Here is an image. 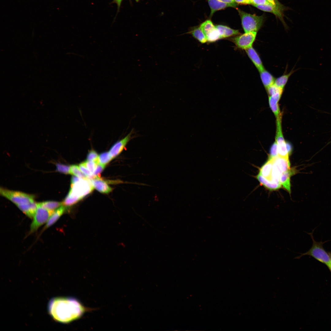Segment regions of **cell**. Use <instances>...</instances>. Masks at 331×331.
<instances>
[{
    "instance_id": "cell-22",
    "label": "cell",
    "mask_w": 331,
    "mask_h": 331,
    "mask_svg": "<svg viewBox=\"0 0 331 331\" xmlns=\"http://www.w3.org/2000/svg\"><path fill=\"white\" fill-rule=\"evenodd\" d=\"M273 162V159L271 160H268L260 169L259 173L271 181Z\"/></svg>"
},
{
    "instance_id": "cell-15",
    "label": "cell",
    "mask_w": 331,
    "mask_h": 331,
    "mask_svg": "<svg viewBox=\"0 0 331 331\" xmlns=\"http://www.w3.org/2000/svg\"><path fill=\"white\" fill-rule=\"evenodd\" d=\"M282 93H277L268 97V102L270 107L276 118L282 114L280 112L278 103Z\"/></svg>"
},
{
    "instance_id": "cell-38",
    "label": "cell",
    "mask_w": 331,
    "mask_h": 331,
    "mask_svg": "<svg viewBox=\"0 0 331 331\" xmlns=\"http://www.w3.org/2000/svg\"><path fill=\"white\" fill-rule=\"evenodd\" d=\"M253 6L271 4L267 0H251Z\"/></svg>"
},
{
    "instance_id": "cell-13",
    "label": "cell",
    "mask_w": 331,
    "mask_h": 331,
    "mask_svg": "<svg viewBox=\"0 0 331 331\" xmlns=\"http://www.w3.org/2000/svg\"><path fill=\"white\" fill-rule=\"evenodd\" d=\"M245 51L248 57L259 72L265 69L259 55L253 47Z\"/></svg>"
},
{
    "instance_id": "cell-19",
    "label": "cell",
    "mask_w": 331,
    "mask_h": 331,
    "mask_svg": "<svg viewBox=\"0 0 331 331\" xmlns=\"http://www.w3.org/2000/svg\"><path fill=\"white\" fill-rule=\"evenodd\" d=\"M37 203L35 201L18 206V207L30 218H33L36 211Z\"/></svg>"
},
{
    "instance_id": "cell-11",
    "label": "cell",
    "mask_w": 331,
    "mask_h": 331,
    "mask_svg": "<svg viewBox=\"0 0 331 331\" xmlns=\"http://www.w3.org/2000/svg\"><path fill=\"white\" fill-rule=\"evenodd\" d=\"M254 6L261 10L274 14L280 19L283 24H285L283 19V11L286 8L276 6L271 4L255 5Z\"/></svg>"
},
{
    "instance_id": "cell-39",
    "label": "cell",
    "mask_w": 331,
    "mask_h": 331,
    "mask_svg": "<svg viewBox=\"0 0 331 331\" xmlns=\"http://www.w3.org/2000/svg\"><path fill=\"white\" fill-rule=\"evenodd\" d=\"M272 5L280 7L285 8V6L280 3L278 0H267Z\"/></svg>"
},
{
    "instance_id": "cell-47",
    "label": "cell",
    "mask_w": 331,
    "mask_h": 331,
    "mask_svg": "<svg viewBox=\"0 0 331 331\" xmlns=\"http://www.w3.org/2000/svg\"><path fill=\"white\" fill-rule=\"evenodd\" d=\"M135 0L136 2H138L139 1V0Z\"/></svg>"
},
{
    "instance_id": "cell-10",
    "label": "cell",
    "mask_w": 331,
    "mask_h": 331,
    "mask_svg": "<svg viewBox=\"0 0 331 331\" xmlns=\"http://www.w3.org/2000/svg\"><path fill=\"white\" fill-rule=\"evenodd\" d=\"M133 132L131 131L123 139L116 142L110 148L109 152L112 158L118 156L123 151L128 142L132 138Z\"/></svg>"
},
{
    "instance_id": "cell-9",
    "label": "cell",
    "mask_w": 331,
    "mask_h": 331,
    "mask_svg": "<svg viewBox=\"0 0 331 331\" xmlns=\"http://www.w3.org/2000/svg\"><path fill=\"white\" fill-rule=\"evenodd\" d=\"M282 114L276 118V132L275 141L278 146V155L289 158L286 141L284 138L282 127Z\"/></svg>"
},
{
    "instance_id": "cell-37",
    "label": "cell",
    "mask_w": 331,
    "mask_h": 331,
    "mask_svg": "<svg viewBox=\"0 0 331 331\" xmlns=\"http://www.w3.org/2000/svg\"><path fill=\"white\" fill-rule=\"evenodd\" d=\"M105 165L100 163L97 164L96 169L93 174V178L100 177V174L105 168Z\"/></svg>"
},
{
    "instance_id": "cell-29",
    "label": "cell",
    "mask_w": 331,
    "mask_h": 331,
    "mask_svg": "<svg viewBox=\"0 0 331 331\" xmlns=\"http://www.w3.org/2000/svg\"><path fill=\"white\" fill-rule=\"evenodd\" d=\"M206 36L207 41L210 42H214L221 39L219 33L216 28L206 35Z\"/></svg>"
},
{
    "instance_id": "cell-4",
    "label": "cell",
    "mask_w": 331,
    "mask_h": 331,
    "mask_svg": "<svg viewBox=\"0 0 331 331\" xmlns=\"http://www.w3.org/2000/svg\"><path fill=\"white\" fill-rule=\"evenodd\" d=\"M0 193L2 196L10 200L17 207L34 201V196L32 195L21 192L1 188Z\"/></svg>"
},
{
    "instance_id": "cell-6",
    "label": "cell",
    "mask_w": 331,
    "mask_h": 331,
    "mask_svg": "<svg viewBox=\"0 0 331 331\" xmlns=\"http://www.w3.org/2000/svg\"><path fill=\"white\" fill-rule=\"evenodd\" d=\"M93 188L90 181L81 178L77 182L71 184L68 194L78 197L82 199L92 191Z\"/></svg>"
},
{
    "instance_id": "cell-5",
    "label": "cell",
    "mask_w": 331,
    "mask_h": 331,
    "mask_svg": "<svg viewBox=\"0 0 331 331\" xmlns=\"http://www.w3.org/2000/svg\"><path fill=\"white\" fill-rule=\"evenodd\" d=\"M289 158L280 157L278 155L273 159L271 173V181L280 183L279 178L283 172L290 169Z\"/></svg>"
},
{
    "instance_id": "cell-42",
    "label": "cell",
    "mask_w": 331,
    "mask_h": 331,
    "mask_svg": "<svg viewBox=\"0 0 331 331\" xmlns=\"http://www.w3.org/2000/svg\"><path fill=\"white\" fill-rule=\"evenodd\" d=\"M79 177L76 176H72L71 178V184H74L78 181L81 179Z\"/></svg>"
},
{
    "instance_id": "cell-18",
    "label": "cell",
    "mask_w": 331,
    "mask_h": 331,
    "mask_svg": "<svg viewBox=\"0 0 331 331\" xmlns=\"http://www.w3.org/2000/svg\"><path fill=\"white\" fill-rule=\"evenodd\" d=\"M90 181L94 188L101 192L108 193L112 190L105 181L98 177H94Z\"/></svg>"
},
{
    "instance_id": "cell-1",
    "label": "cell",
    "mask_w": 331,
    "mask_h": 331,
    "mask_svg": "<svg viewBox=\"0 0 331 331\" xmlns=\"http://www.w3.org/2000/svg\"><path fill=\"white\" fill-rule=\"evenodd\" d=\"M48 310L55 321L68 323L80 318L89 309L74 298L59 297L50 300Z\"/></svg>"
},
{
    "instance_id": "cell-21",
    "label": "cell",
    "mask_w": 331,
    "mask_h": 331,
    "mask_svg": "<svg viewBox=\"0 0 331 331\" xmlns=\"http://www.w3.org/2000/svg\"><path fill=\"white\" fill-rule=\"evenodd\" d=\"M259 72L261 81L266 89L274 84L275 78L269 71L264 69Z\"/></svg>"
},
{
    "instance_id": "cell-23",
    "label": "cell",
    "mask_w": 331,
    "mask_h": 331,
    "mask_svg": "<svg viewBox=\"0 0 331 331\" xmlns=\"http://www.w3.org/2000/svg\"><path fill=\"white\" fill-rule=\"evenodd\" d=\"M188 32L201 43H205L207 41L205 35L200 27L194 28Z\"/></svg>"
},
{
    "instance_id": "cell-24",
    "label": "cell",
    "mask_w": 331,
    "mask_h": 331,
    "mask_svg": "<svg viewBox=\"0 0 331 331\" xmlns=\"http://www.w3.org/2000/svg\"><path fill=\"white\" fill-rule=\"evenodd\" d=\"M294 71L292 70L289 73L284 74L275 79L274 84L277 86L283 89L289 77L294 72Z\"/></svg>"
},
{
    "instance_id": "cell-16",
    "label": "cell",
    "mask_w": 331,
    "mask_h": 331,
    "mask_svg": "<svg viewBox=\"0 0 331 331\" xmlns=\"http://www.w3.org/2000/svg\"><path fill=\"white\" fill-rule=\"evenodd\" d=\"M215 27L221 39L236 36L241 34L238 30L231 29L226 26L218 25H215Z\"/></svg>"
},
{
    "instance_id": "cell-36",
    "label": "cell",
    "mask_w": 331,
    "mask_h": 331,
    "mask_svg": "<svg viewBox=\"0 0 331 331\" xmlns=\"http://www.w3.org/2000/svg\"><path fill=\"white\" fill-rule=\"evenodd\" d=\"M79 167L82 172L87 176L88 177H93V174L87 168L84 162H82L79 164Z\"/></svg>"
},
{
    "instance_id": "cell-46",
    "label": "cell",
    "mask_w": 331,
    "mask_h": 331,
    "mask_svg": "<svg viewBox=\"0 0 331 331\" xmlns=\"http://www.w3.org/2000/svg\"><path fill=\"white\" fill-rule=\"evenodd\" d=\"M331 143V141H329V142H328V143H327V144H326V145L325 146H327V145H328V144H330V143Z\"/></svg>"
},
{
    "instance_id": "cell-3",
    "label": "cell",
    "mask_w": 331,
    "mask_h": 331,
    "mask_svg": "<svg viewBox=\"0 0 331 331\" xmlns=\"http://www.w3.org/2000/svg\"><path fill=\"white\" fill-rule=\"evenodd\" d=\"M237 10L245 32H257L261 29L264 21V15L258 16L246 13L239 9Z\"/></svg>"
},
{
    "instance_id": "cell-25",
    "label": "cell",
    "mask_w": 331,
    "mask_h": 331,
    "mask_svg": "<svg viewBox=\"0 0 331 331\" xmlns=\"http://www.w3.org/2000/svg\"><path fill=\"white\" fill-rule=\"evenodd\" d=\"M39 203L42 207L52 212L63 205L62 202L52 201H46Z\"/></svg>"
},
{
    "instance_id": "cell-26",
    "label": "cell",
    "mask_w": 331,
    "mask_h": 331,
    "mask_svg": "<svg viewBox=\"0 0 331 331\" xmlns=\"http://www.w3.org/2000/svg\"><path fill=\"white\" fill-rule=\"evenodd\" d=\"M200 27L205 36L216 28L215 26L210 20H207L203 22Z\"/></svg>"
},
{
    "instance_id": "cell-12",
    "label": "cell",
    "mask_w": 331,
    "mask_h": 331,
    "mask_svg": "<svg viewBox=\"0 0 331 331\" xmlns=\"http://www.w3.org/2000/svg\"><path fill=\"white\" fill-rule=\"evenodd\" d=\"M298 172L295 167H293L283 173L280 177V184L290 194L291 193L290 178Z\"/></svg>"
},
{
    "instance_id": "cell-34",
    "label": "cell",
    "mask_w": 331,
    "mask_h": 331,
    "mask_svg": "<svg viewBox=\"0 0 331 331\" xmlns=\"http://www.w3.org/2000/svg\"><path fill=\"white\" fill-rule=\"evenodd\" d=\"M269 96H272L277 93L283 92V89L277 86L274 84L270 86L266 89Z\"/></svg>"
},
{
    "instance_id": "cell-8",
    "label": "cell",
    "mask_w": 331,
    "mask_h": 331,
    "mask_svg": "<svg viewBox=\"0 0 331 331\" xmlns=\"http://www.w3.org/2000/svg\"><path fill=\"white\" fill-rule=\"evenodd\" d=\"M257 32H245L232 38L230 40L238 48L245 50L253 47L255 41Z\"/></svg>"
},
{
    "instance_id": "cell-35",
    "label": "cell",
    "mask_w": 331,
    "mask_h": 331,
    "mask_svg": "<svg viewBox=\"0 0 331 331\" xmlns=\"http://www.w3.org/2000/svg\"><path fill=\"white\" fill-rule=\"evenodd\" d=\"M84 162L87 168L93 174L96 169L97 164L94 162L92 161H86Z\"/></svg>"
},
{
    "instance_id": "cell-41",
    "label": "cell",
    "mask_w": 331,
    "mask_h": 331,
    "mask_svg": "<svg viewBox=\"0 0 331 331\" xmlns=\"http://www.w3.org/2000/svg\"><path fill=\"white\" fill-rule=\"evenodd\" d=\"M286 146L287 153L289 156L290 155L292 152V147L291 143L287 141L286 142Z\"/></svg>"
},
{
    "instance_id": "cell-30",
    "label": "cell",
    "mask_w": 331,
    "mask_h": 331,
    "mask_svg": "<svg viewBox=\"0 0 331 331\" xmlns=\"http://www.w3.org/2000/svg\"><path fill=\"white\" fill-rule=\"evenodd\" d=\"M99 163L105 165L109 163L112 159L109 152H104L99 156Z\"/></svg>"
},
{
    "instance_id": "cell-32",
    "label": "cell",
    "mask_w": 331,
    "mask_h": 331,
    "mask_svg": "<svg viewBox=\"0 0 331 331\" xmlns=\"http://www.w3.org/2000/svg\"><path fill=\"white\" fill-rule=\"evenodd\" d=\"M56 171L65 174H70V166L57 163L56 164Z\"/></svg>"
},
{
    "instance_id": "cell-7",
    "label": "cell",
    "mask_w": 331,
    "mask_h": 331,
    "mask_svg": "<svg viewBox=\"0 0 331 331\" xmlns=\"http://www.w3.org/2000/svg\"><path fill=\"white\" fill-rule=\"evenodd\" d=\"M53 212L37 203V209L30 225V234L36 231L40 227L47 222Z\"/></svg>"
},
{
    "instance_id": "cell-40",
    "label": "cell",
    "mask_w": 331,
    "mask_h": 331,
    "mask_svg": "<svg viewBox=\"0 0 331 331\" xmlns=\"http://www.w3.org/2000/svg\"><path fill=\"white\" fill-rule=\"evenodd\" d=\"M234 1L238 4L252 5L251 0H234Z\"/></svg>"
},
{
    "instance_id": "cell-43",
    "label": "cell",
    "mask_w": 331,
    "mask_h": 331,
    "mask_svg": "<svg viewBox=\"0 0 331 331\" xmlns=\"http://www.w3.org/2000/svg\"><path fill=\"white\" fill-rule=\"evenodd\" d=\"M123 0H113V2L117 4L118 6V10H119L121 6V2Z\"/></svg>"
},
{
    "instance_id": "cell-45",
    "label": "cell",
    "mask_w": 331,
    "mask_h": 331,
    "mask_svg": "<svg viewBox=\"0 0 331 331\" xmlns=\"http://www.w3.org/2000/svg\"><path fill=\"white\" fill-rule=\"evenodd\" d=\"M328 268H329V269L330 270V271H331V262H330V265L328 267Z\"/></svg>"
},
{
    "instance_id": "cell-28",
    "label": "cell",
    "mask_w": 331,
    "mask_h": 331,
    "mask_svg": "<svg viewBox=\"0 0 331 331\" xmlns=\"http://www.w3.org/2000/svg\"><path fill=\"white\" fill-rule=\"evenodd\" d=\"M70 173L71 174L83 179H87L88 177L83 173L80 169L79 166L76 165L70 166Z\"/></svg>"
},
{
    "instance_id": "cell-33",
    "label": "cell",
    "mask_w": 331,
    "mask_h": 331,
    "mask_svg": "<svg viewBox=\"0 0 331 331\" xmlns=\"http://www.w3.org/2000/svg\"><path fill=\"white\" fill-rule=\"evenodd\" d=\"M98 158L99 156L97 152L93 150H91L87 154L86 161H94L98 164L99 163Z\"/></svg>"
},
{
    "instance_id": "cell-27",
    "label": "cell",
    "mask_w": 331,
    "mask_h": 331,
    "mask_svg": "<svg viewBox=\"0 0 331 331\" xmlns=\"http://www.w3.org/2000/svg\"><path fill=\"white\" fill-rule=\"evenodd\" d=\"M81 200L78 197L68 194L62 202L63 206L68 207L74 205Z\"/></svg>"
},
{
    "instance_id": "cell-17",
    "label": "cell",
    "mask_w": 331,
    "mask_h": 331,
    "mask_svg": "<svg viewBox=\"0 0 331 331\" xmlns=\"http://www.w3.org/2000/svg\"><path fill=\"white\" fill-rule=\"evenodd\" d=\"M66 207L63 205L55 210L49 217L43 228V230L49 227L59 219L66 210Z\"/></svg>"
},
{
    "instance_id": "cell-14",
    "label": "cell",
    "mask_w": 331,
    "mask_h": 331,
    "mask_svg": "<svg viewBox=\"0 0 331 331\" xmlns=\"http://www.w3.org/2000/svg\"><path fill=\"white\" fill-rule=\"evenodd\" d=\"M211 10L210 17L216 11L228 7H236L238 4L226 3L219 0H207Z\"/></svg>"
},
{
    "instance_id": "cell-31",
    "label": "cell",
    "mask_w": 331,
    "mask_h": 331,
    "mask_svg": "<svg viewBox=\"0 0 331 331\" xmlns=\"http://www.w3.org/2000/svg\"><path fill=\"white\" fill-rule=\"evenodd\" d=\"M278 155L277 144L275 141L271 146L268 160H272Z\"/></svg>"
},
{
    "instance_id": "cell-44",
    "label": "cell",
    "mask_w": 331,
    "mask_h": 331,
    "mask_svg": "<svg viewBox=\"0 0 331 331\" xmlns=\"http://www.w3.org/2000/svg\"><path fill=\"white\" fill-rule=\"evenodd\" d=\"M222 2H225L226 3L230 4H236L234 0H219ZM237 4V3H236Z\"/></svg>"
},
{
    "instance_id": "cell-20",
    "label": "cell",
    "mask_w": 331,
    "mask_h": 331,
    "mask_svg": "<svg viewBox=\"0 0 331 331\" xmlns=\"http://www.w3.org/2000/svg\"><path fill=\"white\" fill-rule=\"evenodd\" d=\"M256 178L261 184L270 190H277L281 186L280 183L270 181L259 174L257 176Z\"/></svg>"
},
{
    "instance_id": "cell-2",
    "label": "cell",
    "mask_w": 331,
    "mask_h": 331,
    "mask_svg": "<svg viewBox=\"0 0 331 331\" xmlns=\"http://www.w3.org/2000/svg\"><path fill=\"white\" fill-rule=\"evenodd\" d=\"M313 231L312 232L309 233L313 242L311 248L306 252L300 253V256L295 257V259H299L304 255H309L325 264L328 267L331 261V253L327 252L324 248L323 245L324 242L315 240L313 235Z\"/></svg>"
}]
</instances>
